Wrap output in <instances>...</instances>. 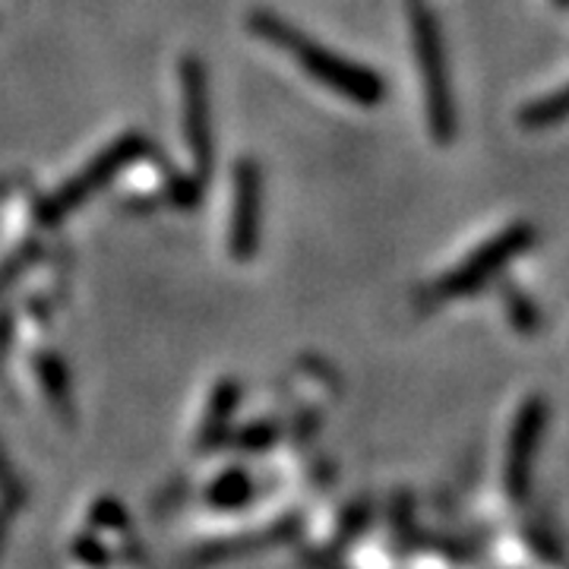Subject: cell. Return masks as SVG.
<instances>
[{
    "mask_svg": "<svg viewBox=\"0 0 569 569\" xmlns=\"http://www.w3.org/2000/svg\"><path fill=\"white\" fill-rule=\"evenodd\" d=\"M247 26H250L253 36L276 44L301 70H307L310 80L332 89L336 96H342L348 102L361 104V108H373V104H380L387 99V82H383V77L377 70L336 54L332 48H326V44L313 41L305 32H298L291 22L276 17L272 10H253L247 17Z\"/></svg>",
    "mask_w": 569,
    "mask_h": 569,
    "instance_id": "cell-1",
    "label": "cell"
},
{
    "mask_svg": "<svg viewBox=\"0 0 569 569\" xmlns=\"http://www.w3.org/2000/svg\"><path fill=\"white\" fill-rule=\"evenodd\" d=\"M411 41H415L421 89H425L427 130L440 146H449L459 137V111H456L452 80H449L447 44H443V29H440L437 13L421 0L411 3Z\"/></svg>",
    "mask_w": 569,
    "mask_h": 569,
    "instance_id": "cell-2",
    "label": "cell"
},
{
    "mask_svg": "<svg viewBox=\"0 0 569 569\" xmlns=\"http://www.w3.org/2000/svg\"><path fill=\"white\" fill-rule=\"evenodd\" d=\"M538 241V231L529 222H516L503 228L500 234H493L488 244L478 247L468 260L459 266H452L449 272H443L433 284H427L425 295L418 298L421 307H440L456 301V298H468L481 288H488L509 263H516L529 247Z\"/></svg>",
    "mask_w": 569,
    "mask_h": 569,
    "instance_id": "cell-3",
    "label": "cell"
},
{
    "mask_svg": "<svg viewBox=\"0 0 569 569\" xmlns=\"http://www.w3.org/2000/svg\"><path fill=\"white\" fill-rule=\"evenodd\" d=\"M149 152V140L142 133H127L121 140H114L104 152H99L92 162L82 168L77 178H70L61 183L48 200L39 203V222L41 224H58L63 216H70L77 206H82L92 193H99L102 187L114 181V174L123 171L127 164H133Z\"/></svg>",
    "mask_w": 569,
    "mask_h": 569,
    "instance_id": "cell-4",
    "label": "cell"
},
{
    "mask_svg": "<svg viewBox=\"0 0 569 569\" xmlns=\"http://www.w3.org/2000/svg\"><path fill=\"white\" fill-rule=\"evenodd\" d=\"M550 406L545 396H529L516 418H512V430L507 440V459H503V490L512 503H526L531 493V478H535V466L545 447V433H548Z\"/></svg>",
    "mask_w": 569,
    "mask_h": 569,
    "instance_id": "cell-5",
    "label": "cell"
},
{
    "mask_svg": "<svg viewBox=\"0 0 569 569\" xmlns=\"http://www.w3.org/2000/svg\"><path fill=\"white\" fill-rule=\"evenodd\" d=\"M181 96H183V133L193 156L197 181H209L212 171V104H209V77L206 63L197 54L181 61Z\"/></svg>",
    "mask_w": 569,
    "mask_h": 569,
    "instance_id": "cell-6",
    "label": "cell"
},
{
    "mask_svg": "<svg viewBox=\"0 0 569 569\" xmlns=\"http://www.w3.org/2000/svg\"><path fill=\"white\" fill-rule=\"evenodd\" d=\"M234 209H231V231H228V250L238 263L257 257L260 247V222H263V178L260 164L238 162L234 168Z\"/></svg>",
    "mask_w": 569,
    "mask_h": 569,
    "instance_id": "cell-7",
    "label": "cell"
},
{
    "mask_svg": "<svg viewBox=\"0 0 569 569\" xmlns=\"http://www.w3.org/2000/svg\"><path fill=\"white\" fill-rule=\"evenodd\" d=\"M522 541L538 557V563H545L550 569L567 567V545H563L560 531L548 516H529L522 522Z\"/></svg>",
    "mask_w": 569,
    "mask_h": 569,
    "instance_id": "cell-8",
    "label": "cell"
},
{
    "mask_svg": "<svg viewBox=\"0 0 569 569\" xmlns=\"http://www.w3.org/2000/svg\"><path fill=\"white\" fill-rule=\"evenodd\" d=\"M36 370H39L41 389L51 399V406L58 408L63 421H73V387H70V373H67L61 358L54 351H44Z\"/></svg>",
    "mask_w": 569,
    "mask_h": 569,
    "instance_id": "cell-9",
    "label": "cell"
},
{
    "mask_svg": "<svg viewBox=\"0 0 569 569\" xmlns=\"http://www.w3.org/2000/svg\"><path fill=\"white\" fill-rule=\"evenodd\" d=\"M563 121H569V86L553 89V92L535 99V102H529L519 111V127L529 130V133L550 130V127H557V123Z\"/></svg>",
    "mask_w": 569,
    "mask_h": 569,
    "instance_id": "cell-10",
    "label": "cell"
},
{
    "mask_svg": "<svg viewBox=\"0 0 569 569\" xmlns=\"http://www.w3.org/2000/svg\"><path fill=\"white\" fill-rule=\"evenodd\" d=\"M238 399H241V387H238V380H222L216 392H212V408H209V415H206L203 421V443L206 447H212L216 440H222L224 433H228V425H231V415H234V408H238Z\"/></svg>",
    "mask_w": 569,
    "mask_h": 569,
    "instance_id": "cell-11",
    "label": "cell"
},
{
    "mask_svg": "<svg viewBox=\"0 0 569 569\" xmlns=\"http://www.w3.org/2000/svg\"><path fill=\"white\" fill-rule=\"evenodd\" d=\"M500 295H503V310H507L509 323L516 326V332H522V336H538L541 332V310L535 307L529 295L522 291V288H516L512 282H503L500 288Z\"/></svg>",
    "mask_w": 569,
    "mask_h": 569,
    "instance_id": "cell-12",
    "label": "cell"
},
{
    "mask_svg": "<svg viewBox=\"0 0 569 569\" xmlns=\"http://www.w3.org/2000/svg\"><path fill=\"white\" fill-rule=\"evenodd\" d=\"M209 503L216 509H238L244 507L247 500L253 497V485H250V478H247L244 471H224L216 478V485L209 488Z\"/></svg>",
    "mask_w": 569,
    "mask_h": 569,
    "instance_id": "cell-13",
    "label": "cell"
},
{
    "mask_svg": "<svg viewBox=\"0 0 569 569\" xmlns=\"http://www.w3.org/2000/svg\"><path fill=\"white\" fill-rule=\"evenodd\" d=\"M0 488H3V493H10L17 503H20L22 497H26V490H22V485L13 478V471H10V466L3 462V456H0Z\"/></svg>",
    "mask_w": 569,
    "mask_h": 569,
    "instance_id": "cell-14",
    "label": "cell"
},
{
    "mask_svg": "<svg viewBox=\"0 0 569 569\" xmlns=\"http://www.w3.org/2000/svg\"><path fill=\"white\" fill-rule=\"evenodd\" d=\"M550 3H553L557 10H569V0H550Z\"/></svg>",
    "mask_w": 569,
    "mask_h": 569,
    "instance_id": "cell-15",
    "label": "cell"
}]
</instances>
